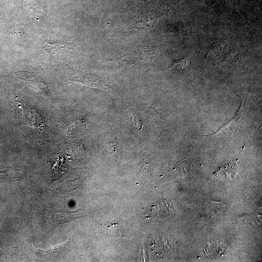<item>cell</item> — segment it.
I'll list each match as a JSON object with an SVG mask.
<instances>
[{
	"label": "cell",
	"instance_id": "1",
	"mask_svg": "<svg viewBox=\"0 0 262 262\" xmlns=\"http://www.w3.org/2000/svg\"><path fill=\"white\" fill-rule=\"evenodd\" d=\"M247 107L246 98L242 101L237 112L231 120L223 125L216 131L208 135H202V136H214L219 138L230 137L236 134L247 112Z\"/></svg>",
	"mask_w": 262,
	"mask_h": 262
},
{
	"label": "cell",
	"instance_id": "2",
	"mask_svg": "<svg viewBox=\"0 0 262 262\" xmlns=\"http://www.w3.org/2000/svg\"><path fill=\"white\" fill-rule=\"evenodd\" d=\"M21 81L32 87L39 93L45 97L49 93V85L41 76L32 72L17 71L15 73Z\"/></svg>",
	"mask_w": 262,
	"mask_h": 262
},
{
	"label": "cell",
	"instance_id": "3",
	"mask_svg": "<svg viewBox=\"0 0 262 262\" xmlns=\"http://www.w3.org/2000/svg\"><path fill=\"white\" fill-rule=\"evenodd\" d=\"M159 18L157 13L148 11L135 16L131 19L129 26L138 30L149 31L153 29Z\"/></svg>",
	"mask_w": 262,
	"mask_h": 262
},
{
	"label": "cell",
	"instance_id": "4",
	"mask_svg": "<svg viewBox=\"0 0 262 262\" xmlns=\"http://www.w3.org/2000/svg\"><path fill=\"white\" fill-rule=\"evenodd\" d=\"M70 80L72 82H79L93 88H101L107 90L110 89L108 82L103 78L89 73L81 74L71 78Z\"/></svg>",
	"mask_w": 262,
	"mask_h": 262
},
{
	"label": "cell",
	"instance_id": "5",
	"mask_svg": "<svg viewBox=\"0 0 262 262\" xmlns=\"http://www.w3.org/2000/svg\"><path fill=\"white\" fill-rule=\"evenodd\" d=\"M76 213L66 212L65 211H58L54 209L45 211V220L47 224L57 226L63 224L66 222L75 218Z\"/></svg>",
	"mask_w": 262,
	"mask_h": 262
},
{
	"label": "cell",
	"instance_id": "6",
	"mask_svg": "<svg viewBox=\"0 0 262 262\" xmlns=\"http://www.w3.org/2000/svg\"><path fill=\"white\" fill-rule=\"evenodd\" d=\"M156 55V50L151 48L145 47L139 53H129L122 56L120 59L124 63L132 65L140 62L147 61L154 58Z\"/></svg>",
	"mask_w": 262,
	"mask_h": 262
},
{
	"label": "cell",
	"instance_id": "7",
	"mask_svg": "<svg viewBox=\"0 0 262 262\" xmlns=\"http://www.w3.org/2000/svg\"><path fill=\"white\" fill-rule=\"evenodd\" d=\"M73 43H58L46 40L43 48L45 51L52 55H61L68 53L73 48Z\"/></svg>",
	"mask_w": 262,
	"mask_h": 262
},
{
	"label": "cell",
	"instance_id": "8",
	"mask_svg": "<svg viewBox=\"0 0 262 262\" xmlns=\"http://www.w3.org/2000/svg\"><path fill=\"white\" fill-rule=\"evenodd\" d=\"M171 240L168 237H162L155 239L152 246L154 251L158 254H162V256L170 254L173 250V246Z\"/></svg>",
	"mask_w": 262,
	"mask_h": 262
},
{
	"label": "cell",
	"instance_id": "9",
	"mask_svg": "<svg viewBox=\"0 0 262 262\" xmlns=\"http://www.w3.org/2000/svg\"><path fill=\"white\" fill-rule=\"evenodd\" d=\"M237 166L236 162L234 163H229L221 167L215 174L219 176L222 175L224 177L226 176V177L232 178L236 174Z\"/></svg>",
	"mask_w": 262,
	"mask_h": 262
},
{
	"label": "cell",
	"instance_id": "10",
	"mask_svg": "<svg viewBox=\"0 0 262 262\" xmlns=\"http://www.w3.org/2000/svg\"><path fill=\"white\" fill-rule=\"evenodd\" d=\"M191 60L188 57H184L177 60H173L169 65L168 67L171 69H186L190 66Z\"/></svg>",
	"mask_w": 262,
	"mask_h": 262
},
{
	"label": "cell",
	"instance_id": "11",
	"mask_svg": "<svg viewBox=\"0 0 262 262\" xmlns=\"http://www.w3.org/2000/svg\"><path fill=\"white\" fill-rule=\"evenodd\" d=\"M121 233L117 225H113L108 230V234H111L112 236H120Z\"/></svg>",
	"mask_w": 262,
	"mask_h": 262
}]
</instances>
